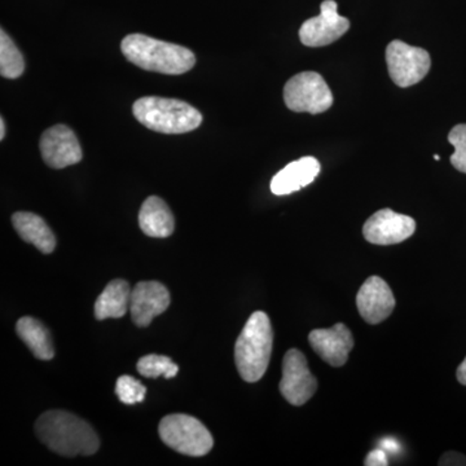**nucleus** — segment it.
<instances>
[{
    "mask_svg": "<svg viewBox=\"0 0 466 466\" xmlns=\"http://www.w3.org/2000/svg\"><path fill=\"white\" fill-rule=\"evenodd\" d=\"M5 119L0 118V140H5Z\"/></svg>",
    "mask_w": 466,
    "mask_h": 466,
    "instance_id": "bb28decb",
    "label": "nucleus"
},
{
    "mask_svg": "<svg viewBox=\"0 0 466 466\" xmlns=\"http://www.w3.org/2000/svg\"><path fill=\"white\" fill-rule=\"evenodd\" d=\"M140 229L149 238H167L173 235L175 220L167 202L157 196H150L139 211Z\"/></svg>",
    "mask_w": 466,
    "mask_h": 466,
    "instance_id": "f3484780",
    "label": "nucleus"
},
{
    "mask_svg": "<svg viewBox=\"0 0 466 466\" xmlns=\"http://www.w3.org/2000/svg\"><path fill=\"white\" fill-rule=\"evenodd\" d=\"M135 118L149 130L161 134L191 133L202 124V115L186 101L146 96L135 101Z\"/></svg>",
    "mask_w": 466,
    "mask_h": 466,
    "instance_id": "20e7f679",
    "label": "nucleus"
},
{
    "mask_svg": "<svg viewBox=\"0 0 466 466\" xmlns=\"http://www.w3.org/2000/svg\"><path fill=\"white\" fill-rule=\"evenodd\" d=\"M284 101L293 112L320 115L333 106V94L319 73L303 72L285 85Z\"/></svg>",
    "mask_w": 466,
    "mask_h": 466,
    "instance_id": "423d86ee",
    "label": "nucleus"
},
{
    "mask_svg": "<svg viewBox=\"0 0 466 466\" xmlns=\"http://www.w3.org/2000/svg\"><path fill=\"white\" fill-rule=\"evenodd\" d=\"M25 70V60L8 34L0 32V75L7 79H16Z\"/></svg>",
    "mask_w": 466,
    "mask_h": 466,
    "instance_id": "aec40b11",
    "label": "nucleus"
},
{
    "mask_svg": "<svg viewBox=\"0 0 466 466\" xmlns=\"http://www.w3.org/2000/svg\"><path fill=\"white\" fill-rule=\"evenodd\" d=\"M35 433L48 449L66 458L91 456L100 447L99 437L92 426L66 410L43 413L36 420Z\"/></svg>",
    "mask_w": 466,
    "mask_h": 466,
    "instance_id": "f257e3e1",
    "label": "nucleus"
},
{
    "mask_svg": "<svg viewBox=\"0 0 466 466\" xmlns=\"http://www.w3.org/2000/svg\"><path fill=\"white\" fill-rule=\"evenodd\" d=\"M121 51L134 66L161 75H184L196 64L195 54L188 48L158 41L144 34L125 36L121 43Z\"/></svg>",
    "mask_w": 466,
    "mask_h": 466,
    "instance_id": "f03ea898",
    "label": "nucleus"
},
{
    "mask_svg": "<svg viewBox=\"0 0 466 466\" xmlns=\"http://www.w3.org/2000/svg\"><path fill=\"white\" fill-rule=\"evenodd\" d=\"M440 465H466V458L459 452H447L441 456Z\"/></svg>",
    "mask_w": 466,
    "mask_h": 466,
    "instance_id": "393cba45",
    "label": "nucleus"
},
{
    "mask_svg": "<svg viewBox=\"0 0 466 466\" xmlns=\"http://www.w3.org/2000/svg\"><path fill=\"white\" fill-rule=\"evenodd\" d=\"M320 174V162L315 157H302L290 162L272 177L271 191L276 196L290 195L309 186Z\"/></svg>",
    "mask_w": 466,
    "mask_h": 466,
    "instance_id": "2eb2a0df",
    "label": "nucleus"
},
{
    "mask_svg": "<svg viewBox=\"0 0 466 466\" xmlns=\"http://www.w3.org/2000/svg\"><path fill=\"white\" fill-rule=\"evenodd\" d=\"M131 291L130 285L122 279L110 281L95 303V318L97 320L124 318L130 309Z\"/></svg>",
    "mask_w": 466,
    "mask_h": 466,
    "instance_id": "a211bd4d",
    "label": "nucleus"
},
{
    "mask_svg": "<svg viewBox=\"0 0 466 466\" xmlns=\"http://www.w3.org/2000/svg\"><path fill=\"white\" fill-rule=\"evenodd\" d=\"M161 441L182 455L201 458L214 447L213 435L200 420L184 413L164 417L159 422Z\"/></svg>",
    "mask_w": 466,
    "mask_h": 466,
    "instance_id": "39448f33",
    "label": "nucleus"
},
{
    "mask_svg": "<svg viewBox=\"0 0 466 466\" xmlns=\"http://www.w3.org/2000/svg\"><path fill=\"white\" fill-rule=\"evenodd\" d=\"M309 342L319 357L332 367L345 366L350 351L354 348L351 330L342 323L328 329L312 330L309 334Z\"/></svg>",
    "mask_w": 466,
    "mask_h": 466,
    "instance_id": "4468645a",
    "label": "nucleus"
},
{
    "mask_svg": "<svg viewBox=\"0 0 466 466\" xmlns=\"http://www.w3.org/2000/svg\"><path fill=\"white\" fill-rule=\"evenodd\" d=\"M334 0H324L320 5V15L309 18L299 29V39L308 47H324L332 45L345 35L350 29L348 18L339 16Z\"/></svg>",
    "mask_w": 466,
    "mask_h": 466,
    "instance_id": "1a4fd4ad",
    "label": "nucleus"
},
{
    "mask_svg": "<svg viewBox=\"0 0 466 466\" xmlns=\"http://www.w3.org/2000/svg\"><path fill=\"white\" fill-rule=\"evenodd\" d=\"M318 390L317 377L309 370L308 359L297 349H290L283 360L280 391L291 406H303Z\"/></svg>",
    "mask_w": 466,
    "mask_h": 466,
    "instance_id": "6e6552de",
    "label": "nucleus"
},
{
    "mask_svg": "<svg viewBox=\"0 0 466 466\" xmlns=\"http://www.w3.org/2000/svg\"><path fill=\"white\" fill-rule=\"evenodd\" d=\"M416 231L413 218L382 208L364 223L363 236L373 245H395L406 241Z\"/></svg>",
    "mask_w": 466,
    "mask_h": 466,
    "instance_id": "9b49d317",
    "label": "nucleus"
},
{
    "mask_svg": "<svg viewBox=\"0 0 466 466\" xmlns=\"http://www.w3.org/2000/svg\"><path fill=\"white\" fill-rule=\"evenodd\" d=\"M274 348V329L268 315L251 314L235 345V363L241 379L257 382L265 376Z\"/></svg>",
    "mask_w": 466,
    "mask_h": 466,
    "instance_id": "7ed1b4c3",
    "label": "nucleus"
},
{
    "mask_svg": "<svg viewBox=\"0 0 466 466\" xmlns=\"http://www.w3.org/2000/svg\"><path fill=\"white\" fill-rule=\"evenodd\" d=\"M366 466H386L389 465L388 455L383 450H375L368 453L366 460H364Z\"/></svg>",
    "mask_w": 466,
    "mask_h": 466,
    "instance_id": "b1692460",
    "label": "nucleus"
},
{
    "mask_svg": "<svg viewBox=\"0 0 466 466\" xmlns=\"http://www.w3.org/2000/svg\"><path fill=\"white\" fill-rule=\"evenodd\" d=\"M167 288L158 281H142L131 291L130 314L137 327H148L153 319L164 314L170 306Z\"/></svg>",
    "mask_w": 466,
    "mask_h": 466,
    "instance_id": "f8f14e48",
    "label": "nucleus"
},
{
    "mask_svg": "<svg viewBox=\"0 0 466 466\" xmlns=\"http://www.w3.org/2000/svg\"><path fill=\"white\" fill-rule=\"evenodd\" d=\"M434 158H435V159H437V161H440V156L435 155V156H434Z\"/></svg>",
    "mask_w": 466,
    "mask_h": 466,
    "instance_id": "cd10ccee",
    "label": "nucleus"
},
{
    "mask_svg": "<svg viewBox=\"0 0 466 466\" xmlns=\"http://www.w3.org/2000/svg\"><path fill=\"white\" fill-rule=\"evenodd\" d=\"M43 161L52 168H66L82 159L81 144L75 131L66 125L52 126L39 142Z\"/></svg>",
    "mask_w": 466,
    "mask_h": 466,
    "instance_id": "9d476101",
    "label": "nucleus"
},
{
    "mask_svg": "<svg viewBox=\"0 0 466 466\" xmlns=\"http://www.w3.org/2000/svg\"><path fill=\"white\" fill-rule=\"evenodd\" d=\"M137 372L148 379H157L164 376L165 379H173L179 372V367L165 355L150 354L140 358L137 364Z\"/></svg>",
    "mask_w": 466,
    "mask_h": 466,
    "instance_id": "412c9836",
    "label": "nucleus"
},
{
    "mask_svg": "<svg viewBox=\"0 0 466 466\" xmlns=\"http://www.w3.org/2000/svg\"><path fill=\"white\" fill-rule=\"evenodd\" d=\"M386 63L392 82L403 88L421 82L431 67L428 51L401 41H392L388 46Z\"/></svg>",
    "mask_w": 466,
    "mask_h": 466,
    "instance_id": "0eeeda50",
    "label": "nucleus"
},
{
    "mask_svg": "<svg viewBox=\"0 0 466 466\" xmlns=\"http://www.w3.org/2000/svg\"><path fill=\"white\" fill-rule=\"evenodd\" d=\"M116 394L122 403L134 406V404L142 403L146 398L147 388L134 377L121 376L116 380Z\"/></svg>",
    "mask_w": 466,
    "mask_h": 466,
    "instance_id": "4be33fe9",
    "label": "nucleus"
},
{
    "mask_svg": "<svg viewBox=\"0 0 466 466\" xmlns=\"http://www.w3.org/2000/svg\"><path fill=\"white\" fill-rule=\"evenodd\" d=\"M357 308L368 324L382 323L394 311V294L383 279L370 276L358 291Z\"/></svg>",
    "mask_w": 466,
    "mask_h": 466,
    "instance_id": "ddd939ff",
    "label": "nucleus"
},
{
    "mask_svg": "<svg viewBox=\"0 0 466 466\" xmlns=\"http://www.w3.org/2000/svg\"><path fill=\"white\" fill-rule=\"evenodd\" d=\"M456 377H458V381L461 383V385L466 386V358L461 364H460L458 368V372H456Z\"/></svg>",
    "mask_w": 466,
    "mask_h": 466,
    "instance_id": "a878e982",
    "label": "nucleus"
},
{
    "mask_svg": "<svg viewBox=\"0 0 466 466\" xmlns=\"http://www.w3.org/2000/svg\"><path fill=\"white\" fill-rule=\"evenodd\" d=\"M449 142L455 148V153L451 156V164L460 173L466 174V125H458L451 130Z\"/></svg>",
    "mask_w": 466,
    "mask_h": 466,
    "instance_id": "5701e85b",
    "label": "nucleus"
},
{
    "mask_svg": "<svg viewBox=\"0 0 466 466\" xmlns=\"http://www.w3.org/2000/svg\"><path fill=\"white\" fill-rule=\"evenodd\" d=\"M16 332L36 359L51 360L55 357L50 330L41 321L32 317L21 318L16 324Z\"/></svg>",
    "mask_w": 466,
    "mask_h": 466,
    "instance_id": "6ab92c4d",
    "label": "nucleus"
},
{
    "mask_svg": "<svg viewBox=\"0 0 466 466\" xmlns=\"http://www.w3.org/2000/svg\"><path fill=\"white\" fill-rule=\"evenodd\" d=\"M12 225L24 241L34 245L43 254H51L56 248L54 232L36 214L18 211L12 217Z\"/></svg>",
    "mask_w": 466,
    "mask_h": 466,
    "instance_id": "dca6fc26",
    "label": "nucleus"
}]
</instances>
